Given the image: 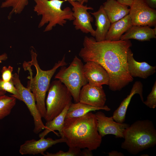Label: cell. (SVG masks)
<instances>
[{"label": "cell", "mask_w": 156, "mask_h": 156, "mask_svg": "<svg viewBox=\"0 0 156 156\" xmlns=\"http://www.w3.org/2000/svg\"><path fill=\"white\" fill-rule=\"evenodd\" d=\"M106 97L102 86H98L87 83L81 89L79 102L96 107L105 105Z\"/></svg>", "instance_id": "obj_12"}, {"label": "cell", "mask_w": 156, "mask_h": 156, "mask_svg": "<svg viewBox=\"0 0 156 156\" xmlns=\"http://www.w3.org/2000/svg\"><path fill=\"white\" fill-rule=\"evenodd\" d=\"M127 61L128 70L133 78L146 79L156 72V66H151L145 62H140L136 61L130 48L127 51Z\"/></svg>", "instance_id": "obj_15"}, {"label": "cell", "mask_w": 156, "mask_h": 156, "mask_svg": "<svg viewBox=\"0 0 156 156\" xmlns=\"http://www.w3.org/2000/svg\"><path fill=\"white\" fill-rule=\"evenodd\" d=\"M60 136L69 147L92 151L97 149L102 141L95 114L91 112L81 117L65 118Z\"/></svg>", "instance_id": "obj_2"}, {"label": "cell", "mask_w": 156, "mask_h": 156, "mask_svg": "<svg viewBox=\"0 0 156 156\" xmlns=\"http://www.w3.org/2000/svg\"><path fill=\"white\" fill-rule=\"evenodd\" d=\"M20 70V68H18L17 73L13 74L12 80L20 96L21 101L26 105L33 117L34 125L33 132L37 134L44 129L45 126L42 121V117L37 107L33 94L21 82L19 77Z\"/></svg>", "instance_id": "obj_8"}, {"label": "cell", "mask_w": 156, "mask_h": 156, "mask_svg": "<svg viewBox=\"0 0 156 156\" xmlns=\"http://www.w3.org/2000/svg\"><path fill=\"white\" fill-rule=\"evenodd\" d=\"M150 7L156 8V0H143Z\"/></svg>", "instance_id": "obj_29"}, {"label": "cell", "mask_w": 156, "mask_h": 156, "mask_svg": "<svg viewBox=\"0 0 156 156\" xmlns=\"http://www.w3.org/2000/svg\"><path fill=\"white\" fill-rule=\"evenodd\" d=\"M121 147L129 153L135 155L156 144V130L152 121L139 120L127 128Z\"/></svg>", "instance_id": "obj_4"}, {"label": "cell", "mask_w": 156, "mask_h": 156, "mask_svg": "<svg viewBox=\"0 0 156 156\" xmlns=\"http://www.w3.org/2000/svg\"><path fill=\"white\" fill-rule=\"evenodd\" d=\"M86 63L83 65V72L88 83L98 86H108L109 76L103 67L95 62L88 61Z\"/></svg>", "instance_id": "obj_13"}, {"label": "cell", "mask_w": 156, "mask_h": 156, "mask_svg": "<svg viewBox=\"0 0 156 156\" xmlns=\"http://www.w3.org/2000/svg\"><path fill=\"white\" fill-rule=\"evenodd\" d=\"M79 56L85 62H97L109 77L108 85L112 91H120L133 80L128 69L127 54L132 46L129 40L97 41L93 37L85 36Z\"/></svg>", "instance_id": "obj_1"}, {"label": "cell", "mask_w": 156, "mask_h": 156, "mask_svg": "<svg viewBox=\"0 0 156 156\" xmlns=\"http://www.w3.org/2000/svg\"><path fill=\"white\" fill-rule=\"evenodd\" d=\"M65 142V139L62 137L55 140L50 138H40L38 140L33 139L27 140L21 145L19 152L22 155H35L38 154L42 155L47 149L53 145Z\"/></svg>", "instance_id": "obj_14"}, {"label": "cell", "mask_w": 156, "mask_h": 156, "mask_svg": "<svg viewBox=\"0 0 156 156\" xmlns=\"http://www.w3.org/2000/svg\"><path fill=\"white\" fill-rule=\"evenodd\" d=\"M88 152L86 149L81 151V149L74 147H69L68 150L64 152L61 150L55 153H50L47 152L42 155L44 156H87Z\"/></svg>", "instance_id": "obj_25"}, {"label": "cell", "mask_w": 156, "mask_h": 156, "mask_svg": "<svg viewBox=\"0 0 156 156\" xmlns=\"http://www.w3.org/2000/svg\"><path fill=\"white\" fill-rule=\"evenodd\" d=\"M143 87L142 83L140 81H135L133 84L129 94L121 102L118 107L114 111L112 117L117 122H124L125 121L127 109L132 97L135 94L139 95L143 102Z\"/></svg>", "instance_id": "obj_16"}, {"label": "cell", "mask_w": 156, "mask_h": 156, "mask_svg": "<svg viewBox=\"0 0 156 156\" xmlns=\"http://www.w3.org/2000/svg\"><path fill=\"white\" fill-rule=\"evenodd\" d=\"M146 155L147 154H143V155H141V156H148V155Z\"/></svg>", "instance_id": "obj_35"}, {"label": "cell", "mask_w": 156, "mask_h": 156, "mask_svg": "<svg viewBox=\"0 0 156 156\" xmlns=\"http://www.w3.org/2000/svg\"><path fill=\"white\" fill-rule=\"evenodd\" d=\"M67 105L62 111L52 120L47 121L45 124V128L39 135L40 138H44L49 133L54 131H58L61 136L63 129L66 114L70 105Z\"/></svg>", "instance_id": "obj_22"}, {"label": "cell", "mask_w": 156, "mask_h": 156, "mask_svg": "<svg viewBox=\"0 0 156 156\" xmlns=\"http://www.w3.org/2000/svg\"><path fill=\"white\" fill-rule=\"evenodd\" d=\"M83 65L81 60L75 56L69 66H61L55 77L66 87L75 103L79 102L81 88L88 83L83 74Z\"/></svg>", "instance_id": "obj_6"}, {"label": "cell", "mask_w": 156, "mask_h": 156, "mask_svg": "<svg viewBox=\"0 0 156 156\" xmlns=\"http://www.w3.org/2000/svg\"><path fill=\"white\" fill-rule=\"evenodd\" d=\"M6 93V92L5 91H0V96L5 94Z\"/></svg>", "instance_id": "obj_34"}, {"label": "cell", "mask_w": 156, "mask_h": 156, "mask_svg": "<svg viewBox=\"0 0 156 156\" xmlns=\"http://www.w3.org/2000/svg\"><path fill=\"white\" fill-rule=\"evenodd\" d=\"M13 67L9 66L8 67L6 66L3 67L1 70V79L4 81H8L12 79L13 74Z\"/></svg>", "instance_id": "obj_28"}, {"label": "cell", "mask_w": 156, "mask_h": 156, "mask_svg": "<svg viewBox=\"0 0 156 156\" xmlns=\"http://www.w3.org/2000/svg\"><path fill=\"white\" fill-rule=\"evenodd\" d=\"M129 15L132 25H156V10L149 6L143 0H133Z\"/></svg>", "instance_id": "obj_9"}, {"label": "cell", "mask_w": 156, "mask_h": 156, "mask_svg": "<svg viewBox=\"0 0 156 156\" xmlns=\"http://www.w3.org/2000/svg\"><path fill=\"white\" fill-rule=\"evenodd\" d=\"M102 5L111 23L123 18L129 12L128 6L121 4L116 0H106Z\"/></svg>", "instance_id": "obj_19"}, {"label": "cell", "mask_w": 156, "mask_h": 156, "mask_svg": "<svg viewBox=\"0 0 156 156\" xmlns=\"http://www.w3.org/2000/svg\"><path fill=\"white\" fill-rule=\"evenodd\" d=\"M31 61L24 62L23 65L29 66L24 67L28 70L30 76L27 82V88L33 94L37 107L42 117L44 118L46 113L45 98L48 90L50 81L57 69L60 67L65 66L67 64L65 61V55L61 60L56 63L51 69L44 70L40 67L37 57V54L33 49H31Z\"/></svg>", "instance_id": "obj_3"}, {"label": "cell", "mask_w": 156, "mask_h": 156, "mask_svg": "<svg viewBox=\"0 0 156 156\" xmlns=\"http://www.w3.org/2000/svg\"><path fill=\"white\" fill-rule=\"evenodd\" d=\"M16 99L5 94L0 96V120L9 115L15 105Z\"/></svg>", "instance_id": "obj_23"}, {"label": "cell", "mask_w": 156, "mask_h": 156, "mask_svg": "<svg viewBox=\"0 0 156 156\" xmlns=\"http://www.w3.org/2000/svg\"><path fill=\"white\" fill-rule=\"evenodd\" d=\"M69 0L68 2L73 7V16L75 18L73 24L76 30H80L82 32L90 33L93 37L95 36V30L91 25L94 20L93 17L88 12L89 10H93V8L84 5L77 1Z\"/></svg>", "instance_id": "obj_10"}, {"label": "cell", "mask_w": 156, "mask_h": 156, "mask_svg": "<svg viewBox=\"0 0 156 156\" xmlns=\"http://www.w3.org/2000/svg\"><path fill=\"white\" fill-rule=\"evenodd\" d=\"M72 98L64 84L59 80L53 81L50 84L46 101V121H50L60 114L67 105L72 103Z\"/></svg>", "instance_id": "obj_7"}, {"label": "cell", "mask_w": 156, "mask_h": 156, "mask_svg": "<svg viewBox=\"0 0 156 156\" xmlns=\"http://www.w3.org/2000/svg\"><path fill=\"white\" fill-rule=\"evenodd\" d=\"M156 38V27L153 29L148 26L132 25L121 36L120 40L134 39L139 41H148Z\"/></svg>", "instance_id": "obj_17"}, {"label": "cell", "mask_w": 156, "mask_h": 156, "mask_svg": "<svg viewBox=\"0 0 156 156\" xmlns=\"http://www.w3.org/2000/svg\"><path fill=\"white\" fill-rule=\"evenodd\" d=\"M90 13L95 19V25L96 29L95 30L94 37L96 40L100 41L105 40L111 23L103 8V5L100 6L97 11Z\"/></svg>", "instance_id": "obj_18"}, {"label": "cell", "mask_w": 156, "mask_h": 156, "mask_svg": "<svg viewBox=\"0 0 156 156\" xmlns=\"http://www.w3.org/2000/svg\"><path fill=\"white\" fill-rule=\"evenodd\" d=\"M100 110L109 111L111 110V109L107 105L99 107H94L79 102L75 103H72L67 111L66 118L81 117L89 112Z\"/></svg>", "instance_id": "obj_21"}, {"label": "cell", "mask_w": 156, "mask_h": 156, "mask_svg": "<svg viewBox=\"0 0 156 156\" xmlns=\"http://www.w3.org/2000/svg\"><path fill=\"white\" fill-rule=\"evenodd\" d=\"M120 3L123 5L130 7L131 5L133 0H116Z\"/></svg>", "instance_id": "obj_30"}, {"label": "cell", "mask_w": 156, "mask_h": 156, "mask_svg": "<svg viewBox=\"0 0 156 156\" xmlns=\"http://www.w3.org/2000/svg\"><path fill=\"white\" fill-rule=\"evenodd\" d=\"M95 115L97 121L98 131L102 137L112 134L116 137L124 138L125 131L129 126V124L117 122L112 116L107 117L101 111L96 112Z\"/></svg>", "instance_id": "obj_11"}, {"label": "cell", "mask_w": 156, "mask_h": 156, "mask_svg": "<svg viewBox=\"0 0 156 156\" xmlns=\"http://www.w3.org/2000/svg\"><path fill=\"white\" fill-rule=\"evenodd\" d=\"M109 156H124V154L121 152H119L116 151H112L109 153Z\"/></svg>", "instance_id": "obj_31"}, {"label": "cell", "mask_w": 156, "mask_h": 156, "mask_svg": "<svg viewBox=\"0 0 156 156\" xmlns=\"http://www.w3.org/2000/svg\"><path fill=\"white\" fill-rule=\"evenodd\" d=\"M143 103L147 107L154 109L156 107V81H155L151 92L147 97L146 100Z\"/></svg>", "instance_id": "obj_27"}, {"label": "cell", "mask_w": 156, "mask_h": 156, "mask_svg": "<svg viewBox=\"0 0 156 156\" xmlns=\"http://www.w3.org/2000/svg\"><path fill=\"white\" fill-rule=\"evenodd\" d=\"M89 0H77V1L79 2L81 4H83L84 3H87Z\"/></svg>", "instance_id": "obj_33"}, {"label": "cell", "mask_w": 156, "mask_h": 156, "mask_svg": "<svg viewBox=\"0 0 156 156\" xmlns=\"http://www.w3.org/2000/svg\"><path fill=\"white\" fill-rule=\"evenodd\" d=\"M8 58L7 54L6 53H4L0 55V62L5 61Z\"/></svg>", "instance_id": "obj_32"}, {"label": "cell", "mask_w": 156, "mask_h": 156, "mask_svg": "<svg viewBox=\"0 0 156 156\" xmlns=\"http://www.w3.org/2000/svg\"><path fill=\"white\" fill-rule=\"evenodd\" d=\"M68 0H34L36 5L34 10L38 15L42 16L38 27L48 23L44 31H49L57 25L63 26L67 20L73 21L75 18L71 9L68 7L61 8L63 3Z\"/></svg>", "instance_id": "obj_5"}, {"label": "cell", "mask_w": 156, "mask_h": 156, "mask_svg": "<svg viewBox=\"0 0 156 156\" xmlns=\"http://www.w3.org/2000/svg\"><path fill=\"white\" fill-rule=\"evenodd\" d=\"M28 3V0H5L2 2L1 8L12 7L8 18L10 19L13 14H20Z\"/></svg>", "instance_id": "obj_24"}, {"label": "cell", "mask_w": 156, "mask_h": 156, "mask_svg": "<svg viewBox=\"0 0 156 156\" xmlns=\"http://www.w3.org/2000/svg\"><path fill=\"white\" fill-rule=\"evenodd\" d=\"M132 25L130 17L128 14L121 19L111 23L105 40L117 41Z\"/></svg>", "instance_id": "obj_20"}, {"label": "cell", "mask_w": 156, "mask_h": 156, "mask_svg": "<svg viewBox=\"0 0 156 156\" xmlns=\"http://www.w3.org/2000/svg\"><path fill=\"white\" fill-rule=\"evenodd\" d=\"M0 91L10 93L12 94L11 96L21 101L20 96L15 86L12 79L8 81H5L1 78H0Z\"/></svg>", "instance_id": "obj_26"}]
</instances>
